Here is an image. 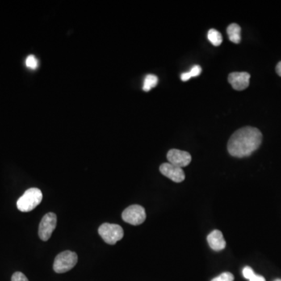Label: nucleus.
I'll return each mask as SVG.
<instances>
[{
  "mask_svg": "<svg viewBox=\"0 0 281 281\" xmlns=\"http://www.w3.org/2000/svg\"><path fill=\"white\" fill-rule=\"evenodd\" d=\"M262 140V135L258 128L242 127L231 135L227 144V150L231 156L243 158L257 150Z\"/></svg>",
  "mask_w": 281,
  "mask_h": 281,
  "instance_id": "f257e3e1",
  "label": "nucleus"
},
{
  "mask_svg": "<svg viewBox=\"0 0 281 281\" xmlns=\"http://www.w3.org/2000/svg\"><path fill=\"white\" fill-rule=\"evenodd\" d=\"M43 200V193L36 187L28 189L23 193L17 202V206L21 212H31L40 204Z\"/></svg>",
  "mask_w": 281,
  "mask_h": 281,
  "instance_id": "f03ea898",
  "label": "nucleus"
},
{
  "mask_svg": "<svg viewBox=\"0 0 281 281\" xmlns=\"http://www.w3.org/2000/svg\"><path fill=\"white\" fill-rule=\"evenodd\" d=\"M77 254L71 251H65L56 256L53 263V270L57 274H64L72 270L77 262Z\"/></svg>",
  "mask_w": 281,
  "mask_h": 281,
  "instance_id": "7ed1b4c3",
  "label": "nucleus"
},
{
  "mask_svg": "<svg viewBox=\"0 0 281 281\" xmlns=\"http://www.w3.org/2000/svg\"><path fill=\"white\" fill-rule=\"evenodd\" d=\"M98 234L105 242L109 245H115L116 243L123 238V230L117 224L106 223L99 227Z\"/></svg>",
  "mask_w": 281,
  "mask_h": 281,
  "instance_id": "20e7f679",
  "label": "nucleus"
},
{
  "mask_svg": "<svg viewBox=\"0 0 281 281\" xmlns=\"http://www.w3.org/2000/svg\"><path fill=\"white\" fill-rule=\"evenodd\" d=\"M122 218L127 224L138 226L144 223L146 219V213L142 206L132 205L123 211Z\"/></svg>",
  "mask_w": 281,
  "mask_h": 281,
  "instance_id": "39448f33",
  "label": "nucleus"
},
{
  "mask_svg": "<svg viewBox=\"0 0 281 281\" xmlns=\"http://www.w3.org/2000/svg\"><path fill=\"white\" fill-rule=\"evenodd\" d=\"M57 217L53 212H48L43 216L39 224V235L41 240L48 241L56 227Z\"/></svg>",
  "mask_w": 281,
  "mask_h": 281,
  "instance_id": "423d86ee",
  "label": "nucleus"
},
{
  "mask_svg": "<svg viewBox=\"0 0 281 281\" xmlns=\"http://www.w3.org/2000/svg\"><path fill=\"white\" fill-rule=\"evenodd\" d=\"M160 173L163 175L168 177L169 179L173 181L176 183H181L182 181H185V174L182 168L179 166H174L173 164L169 163L163 164L160 166Z\"/></svg>",
  "mask_w": 281,
  "mask_h": 281,
  "instance_id": "0eeeda50",
  "label": "nucleus"
},
{
  "mask_svg": "<svg viewBox=\"0 0 281 281\" xmlns=\"http://www.w3.org/2000/svg\"><path fill=\"white\" fill-rule=\"evenodd\" d=\"M167 160L169 164L182 168L188 166L191 161V156L185 151L171 149L168 152Z\"/></svg>",
  "mask_w": 281,
  "mask_h": 281,
  "instance_id": "6e6552de",
  "label": "nucleus"
},
{
  "mask_svg": "<svg viewBox=\"0 0 281 281\" xmlns=\"http://www.w3.org/2000/svg\"><path fill=\"white\" fill-rule=\"evenodd\" d=\"M250 77L247 72H233L228 76V81L235 90L242 91L249 87Z\"/></svg>",
  "mask_w": 281,
  "mask_h": 281,
  "instance_id": "1a4fd4ad",
  "label": "nucleus"
},
{
  "mask_svg": "<svg viewBox=\"0 0 281 281\" xmlns=\"http://www.w3.org/2000/svg\"><path fill=\"white\" fill-rule=\"evenodd\" d=\"M207 241H208L209 245L212 250L216 251V252H220V251L224 250L225 249L226 241L224 238L223 234L221 231L219 230H215L212 231L207 237Z\"/></svg>",
  "mask_w": 281,
  "mask_h": 281,
  "instance_id": "9d476101",
  "label": "nucleus"
},
{
  "mask_svg": "<svg viewBox=\"0 0 281 281\" xmlns=\"http://www.w3.org/2000/svg\"><path fill=\"white\" fill-rule=\"evenodd\" d=\"M241 27L237 23L230 24L227 29V35L229 37L230 41L236 44L241 43Z\"/></svg>",
  "mask_w": 281,
  "mask_h": 281,
  "instance_id": "9b49d317",
  "label": "nucleus"
},
{
  "mask_svg": "<svg viewBox=\"0 0 281 281\" xmlns=\"http://www.w3.org/2000/svg\"><path fill=\"white\" fill-rule=\"evenodd\" d=\"M157 83H158V77L154 74H148L146 77H144L143 90L144 92H148L156 87Z\"/></svg>",
  "mask_w": 281,
  "mask_h": 281,
  "instance_id": "f8f14e48",
  "label": "nucleus"
},
{
  "mask_svg": "<svg viewBox=\"0 0 281 281\" xmlns=\"http://www.w3.org/2000/svg\"><path fill=\"white\" fill-rule=\"evenodd\" d=\"M208 39L215 47H219L223 42L222 35L216 29H210L208 32Z\"/></svg>",
  "mask_w": 281,
  "mask_h": 281,
  "instance_id": "ddd939ff",
  "label": "nucleus"
},
{
  "mask_svg": "<svg viewBox=\"0 0 281 281\" xmlns=\"http://www.w3.org/2000/svg\"><path fill=\"white\" fill-rule=\"evenodd\" d=\"M201 72H202V68H201L200 66H193V68H191L190 71L185 72V73H183L181 74V79L183 81H188L191 77H198V76L200 74Z\"/></svg>",
  "mask_w": 281,
  "mask_h": 281,
  "instance_id": "4468645a",
  "label": "nucleus"
},
{
  "mask_svg": "<svg viewBox=\"0 0 281 281\" xmlns=\"http://www.w3.org/2000/svg\"><path fill=\"white\" fill-rule=\"evenodd\" d=\"M25 64L26 67L29 69L35 70L38 68L39 62H38L37 58L34 55H29L27 59H26Z\"/></svg>",
  "mask_w": 281,
  "mask_h": 281,
  "instance_id": "2eb2a0df",
  "label": "nucleus"
},
{
  "mask_svg": "<svg viewBox=\"0 0 281 281\" xmlns=\"http://www.w3.org/2000/svg\"><path fill=\"white\" fill-rule=\"evenodd\" d=\"M234 277L233 274L229 272H225L216 278H213L211 281H234Z\"/></svg>",
  "mask_w": 281,
  "mask_h": 281,
  "instance_id": "dca6fc26",
  "label": "nucleus"
},
{
  "mask_svg": "<svg viewBox=\"0 0 281 281\" xmlns=\"http://www.w3.org/2000/svg\"><path fill=\"white\" fill-rule=\"evenodd\" d=\"M11 281H29L24 274L21 272H16L14 275L12 276Z\"/></svg>",
  "mask_w": 281,
  "mask_h": 281,
  "instance_id": "f3484780",
  "label": "nucleus"
},
{
  "mask_svg": "<svg viewBox=\"0 0 281 281\" xmlns=\"http://www.w3.org/2000/svg\"><path fill=\"white\" fill-rule=\"evenodd\" d=\"M242 274L244 278L249 281L250 278H253V276H254L255 272L253 271V269L250 266H246V267L243 269Z\"/></svg>",
  "mask_w": 281,
  "mask_h": 281,
  "instance_id": "a211bd4d",
  "label": "nucleus"
},
{
  "mask_svg": "<svg viewBox=\"0 0 281 281\" xmlns=\"http://www.w3.org/2000/svg\"><path fill=\"white\" fill-rule=\"evenodd\" d=\"M249 281H266V279L262 276L257 275V274H255L253 278H250Z\"/></svg>",
  "mask_w": 281,
  "mask_h": 281,
  "instance_id": "6ab92c4d",
  "label": "nucleus"
},
{
  "mask_svg": "<svg viewBox=\"0 0 281 281\" xmlns=\"http://www.w3.org/2000/svg\"><path fill=\"white\" fill-rule=\"evenodd\" d=\"M276 71L278 73V75L281 77V61L279 62L277 67H276Z\"/></svg>",
  "mask_w": 281,
  "mask_h": 281,
  "instance_id": "aec40b11",
  "label": "nucleus"
},
{
  "mask_svg": "<svg viewBox=\"0 0 281 281\" xmlns=\"http://www.w3.org/2000/svg\"><path fill=\"white\" fill-rule=\"evenodd\" d=\"M274 281H281V279H276Z\"/></svg>",
  "mask_w": 281,
  "mask_h": 281,
  "instance_id": "412c9836",
  "label": "nucleus"
}]
</instances>
